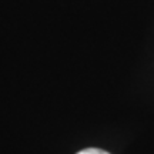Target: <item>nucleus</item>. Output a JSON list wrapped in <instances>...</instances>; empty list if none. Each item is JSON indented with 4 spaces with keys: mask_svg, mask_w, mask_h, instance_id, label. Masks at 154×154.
Returning a JSON list of instances; mask_svg holds the SVG:
<instances>
[{
    "mask_svg": "<svg viewBox=\"0 0 154 154\" xmlns=\"http://www.w3.org/2000/svg\"><path fill=\"white\" fill-rule=\"evenodd\" d=\"M77 154H110L104 151V150H100V149H86V150H82L79 151Z\"/></svg>",
    "mask_w": 154,
    "mask_h": 154,
    "instance_id": "obj_1",
    "label": "nucleus"
}]
</instances>
